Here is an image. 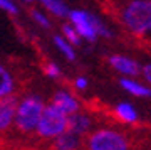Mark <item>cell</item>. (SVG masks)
<instances>
[{
  "mask_svg": "<svg viewBox=\"0 0 151 150\" xmlns=\"http://www.w3.org/2000/svg\"><path fill=\"white\" fill-rule=\"evenodd\" d=\"M104 10L109 12L126 31L133 36H145L151 31V2H129V4H104Z\"/></svg>",
  "mask_w": 151,
  "mask_h": 150,
  "instance_id": "1",
  "label": "cell"
},
{
  "mask_svg": "<svg viewBox=\"0 0 151 150\" xmlns=\"http://www.w3.org/2000/svg\"><path fill=\"white\" fill-rule=\"evenodd\" d=\"M45 106H47L45 101L39 95H24V96H19L14 130L19 132L20 135H35Z\"/></svg>",
  "mask_w": 151,
  "mask_h": 150,
  "instance_id": "2",
  "label": "cell"
},
{
  "mask_svg": "<svg viewBox=\"0 0 151 150\" xmlns=\"http://www.w3.org/2000/svg\"><path fill=\"white\" fill-rule=\"evenodd\" d=\"M67 128H69V117L49 103L42 113V118H40V123L37 127L35 137L50 143L52 140H55L57 137L65 133Z\"/></svg>",
  "mask_w": 151,
  "mask_h": 150,
  "instance_id": "3",
  "label": "cell"
},
{
  "mask_svg": "<svg viewBox=\"0 0 151 150\" xmlns=\"http://www.w3.org/2000/svg\"><path fill=\"white\" fill-rule=\"evenodd\" d=\"M84 150H129L128 137L118 130L97 128L86 137Z\"/></svg>",
  "mask_w": 151,
  "mask_h": 150,
  "instance_id": "4",
  "label": "cell"
},
{
  "mask_svg": "<svg viewBox=\"0 0 151 150\" xmlns=\"http://www.w3.org/2000/svg\"><path fill=\"white\" fill-rule=\"evenodd\" d=\"M50 105L65 113L67 117L81 111V101L70 90H57L50 98Z\"/></svg>",
  "mask_w": 151,
  "mask_h": 150,
  "instance_id": "5",
  "label": "cell"
},
{
  "mask_svg": "<svg viewBox=\"0 0 151 150\" xmlns=\"http://www.w3.org/2000/svg\"><path fill=\"white\" fill-rule=\"evenodd\" d=\"M69 24H72L77 34L81 37L87 39V41H96V32L91 25V20H89V12H84V10H70V15H69Z\"/></svg>",
  "mask_w": 151,
  "mask_h": 150,
  "instance_id": "6",
  "label": "cell"
},
{
  "mask_svg": "<svg viewBox=\"0 0 151 150\" xmlns=\"http://www.w3.org/2000/svg\"><path fill=\"white\" fill-rule=\"evenodd\" d=\"M17 90H19V81L15 73L4 61H0V100L17 96Z\"/></svg>",
  "mask_w": 151,
  "mask_h": 150,
  "instance_id": "7",
  "label": "cell"
},
{
  "mask_svg": "<svg viewBox=\"0 0 151 150\" xmlns=\"http://www.w3.org/2000/svg\"><path fill=\"white\" fill-rule=\"evenodd\" d=\"M17 101H19V96L0 100V135L7 133V132H10L14 128Z\"/></svg>",
  "mask_w": 151,
  "mask_h": 150,
  "instance_id": "8",
  "label": "cell"
},
{
  "mask_svg": "<svg viewBox=\"0 0 151 150\" xmlns=\"http://www.w3.org/2000/svg\"><path fill=\"white\" fill-rule=\"evenodd\" d=\"M86 138L72 132H65L49 143V150H84Z\"/></svg>",
  "mask_w": 151,
  "mask_h": 150,
  "instance_id": "9",
  "label": "cell"
},
{
  "mask_svg": "<svg viewBox=\"0 0 151 150\" xmlns=\"http://www.w3.org/2000/svg\"><path fill=\"white\" fill-rule=\"evenodd\" d=\"M67 130L86 138L87 135L92 132V118L87 113H81V111L76 113V115H70L69 117V128Z\"/></svg>",
  "mask_w": 151,
  "mask_h": 150,
  "instance_id": "10",
  "label": "cell"
},
{
  "mask_svg": "<svg viewBox=\"0 0 151 150\" xmlns=\"http://www.w3.org/2000/svg\"><path fill=\"white\" fill-rule=\"evenodd\" d=\"M109 64L113 66L114 69H118L119 73H124V74H129V76H138L141 71L139 64L136 61H133L129 58H124V56H111Z\"/></svg>",
  "mask_w": 151,
  "mask_h": 150,
  "instance_id": "11",
  "label": "cell"
},
{
  "mask_svg": "<svg viewBox=\"0 0 151 150\" xmlns=\"http://www.w3.org/2000/svg\"><path fill=\"white\" fill-rule=\"evenodd\" d=\"M40 5L45 9L47 14H50L52 17H57V19H65L70 15V9L67 7V4L59 2V0H42Z\"/></svg>",
  "mask_w": 151,
  "mask_h": 150,
  "instance_id": "12",
  "label": "cell"
},
{
  "mask_svg": "<svg viewBox=\"0 0 151 150\" xmlns=\"http://www.w3.org/2000/svg\"><path fill=\"white\" fill-rule=\"evenodd\" d=\"M109 115H111L116 122H121V123H134L136 118H138L134 110H133L129 105H124V103L118 105Z\"/></svg>",
  "mask_w": 151,
  "mask_h": 150,
  "instance_id": "13",
  "label": "cell"
},
{
  "mask_svg": "<svg viewBox=\"0 0 151 150\" xmlns=\"http://www.w3.org/2000/svg\"><path fill=\"white\" fill-rule=\"evenodd\" d=\"M119 83H121V86H123L124 90H128L129 93H133V95H136V96H151V90L138 84V83H134V81L121 79Z\"/></svg>",
  "mask_w": 151,
  "mask_h": 150,
  "instance_id": "14",
  "label": "cell"
},
{
  "mask_svg": "<svg viewBox=\"0 0 151 150\" xmlns=\"http://www.w3.org/2000/svg\"><path fill=\"white\" fill-rule=\"evenodd\" d=\"M54 44H55V47L59 49L60 52L67 58V61H74V59H76L74 47H72V46H70V44L62 37V36H54Z\"/></svg>",
  "mask_w": 151,
  "mask_h": 150,
  "instance_id": "15",
  "label": "cell"
},
{
  "mask_svg": "<svg viewBox=\"0 0 151 150\" xmlns=\"http://www.w3.org/2000/svg\"><path fill=\"white\" fill-rule=\"evenodd\" d=\"M62 37H64L72 47H74V46H79V44H81V39H82L81 36L77 34V31L72 27V24H62Z\"/></svg>",
  "mask_w": 151,
  "mask_h": 150,
  "instance_id": "16",
  "label": "cell"
},
{
  "mask_svg": "<svg viewBox=\"0 0 151 150\" xmlns=\"http://www.w3.org/2000/svg\"><path fill=\"white\" fill-rule=\"evenodd\" d=\"M29 14H30V19H32L35 24H39V25L44 27V29H50L52 24H50V19H49V15L45 12H42L40 9H30Z\"/></svg>",
  "mask_w": 151,
  "mask_h": 150,
  "instance_id": "17",
  "label": "cell"
},
{
  "mask_svg": "<svg viewBox=\"0 0 151 150\" xmlns=\"http://www.w3.org/2000/svg\"><path fill=\"white\" fill-rule=\"evenodd\" d=\"M42 71H44V74L49 76V78H54V79H59L60 78L59 66L55 64V63H52V61H45L42 64Z\"/></svg>",
  "mask_w": 151,
  "mask_h": 150,
  "instance_id": "18",
  "label": "cell"
},
{
  "mask_svg": "<svg viewBox=\"0 0 151 150\" xmlns=\"http://www.w3.org/2000/svg\"><path fill=\"white\" fill-rule=\"evenodd\" d=\"M0 10L9 14V15L15 17V15H19L20 9H19V5H17L15 2H12V0H0Z\"/></svg>",
  "mask_w": 151,
  "mask_h": 150,
  "instance_id": "19",
  "label": "cell"
},
{
  "mask_svg": "<svg viewBox=\"0 0 151 150\" xmlns=\"http://www.w3.org/2000/svg\"><path fill=\"white\" fill-rule=\"evenodd\" d=\"M72 86H74V88H79V90H84V88L87 86V81L84 79V78H76V81L72 83Z\"/></svg>",
  "mask_w": 151,
  "mask_h": 150,
  "instance_id": "20",
  "label": "cell"
},
{
  "mask_svg": "<svg viewBox=\"0 0 151 150\" xmlns=\"http://www.w3.org/2000/svg\"><path fill=\"white\" fill-rule=\"evenodd\" d=\"M143 74H145V78L151 83V64H146L145 68H143Z\"/></svg>",
  "mask_w": 151,
  "mask_h": 150,
  "instance_id": "21",
  "label": "cell"
}]
</instances>
